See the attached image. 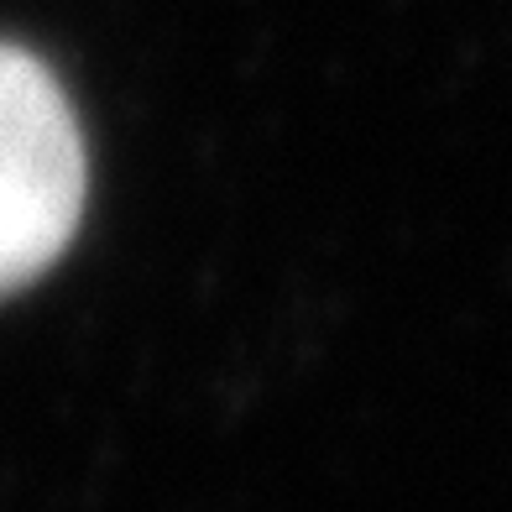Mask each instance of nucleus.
I'll return each instance as SVG.
<instances>
[{"mask_svg":"<svg viewBox=\"0 0 512 512\" xmlns=\"http://www.w3.org/2000/svg\"><path fill=\"white\" fill-rule=\"evenodd\" d=\"M84 136L37 53L0 42V298L32 288L84 215Z\"/></svg>","mask_w":512,"mask_h":512,"instance_id":"obj_1","label":"nucleus"}]
</instances>
